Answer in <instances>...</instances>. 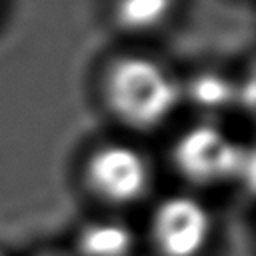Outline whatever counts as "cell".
Here are the masks:
<instances>
[{
  "label": "cell",
  "instance_id": "ba28073f",
  "mask_svg": "<svg viewBox=\"0 0 256 256\" xmlns=\"http://www.w3.org/2000/svg\"><path fill=\"white\" fill-rule=\"evenodd\" d=\"M44 256H56V254H44Z\"/></svg>",
  "mask_w": 256,
  "mask_h": 256
},
{
  "label": "cell",
  "instance_id": "8992f818",
  "mask_svg": "<svg viewBox=\"0 0 256 256\" xmlns=\"http://www.w3.org/2000/svg\"><path fill=\"white\" fill-rule=\"evenodd\" d=\"M172 0H118L116 16L126 28L142 30L158 24L170 10Z\"/></svg>",
  "mask_w": 256,
  "mask_h": 256
},
{
  "label": "cell",
  "instance_id": "3957f363",
  "mask_svg": "<svg viewBox=\"0 0 256 256\" xmlns=\"http://www.w3.org/2000/svg\"><path fill=\"white\" fill-rule=\"evenodd\" d=\"M210 232V214L188 196L166 198L150 220L152 244L160 256H198L206 248Z\"/></svg>",
  "mask_w": 256,
  "mask_h": 256
},
{
  "label": "cell",
  "instance_id": "52a82bcc",
  "mask_svg": "<svg viewBox=\"0 0 256 256\" xmlns=\"http://www.w3.org/2000/svg\"><path fill=\"white\" fill-rule=\"evenodd\" d=\"M190 96L204 108H222L234 98V88L218 74H202L192 80Z\"/></svg>",
  "mask_w": 256,
  "mask_h": 256
},
{
  "label": "cell",
  "instance_id": "5b68a950",
  "mask_svg": "<svg viewBox=\"0 0 256 256\" xmlns=\"http://www.w3.org/2000/svg\"><path fill=\"white\" fill-rule=\"evenodd\" d=\"M132 244V232L118 222H90L76 238L80 256H128Z\"/></svg>",
  "mask_w": 256,
  "mask_h": 256
},
{
  "label": "cell",
  "instance_id": "7a4b0ae2",
  "mask_svg": "<svg viewBox=\"0 0 256 256\" xmlns=\"http://www.w3.org/2000/svg\"><path fill=\"white\" fill-rule=\"evenodd\" d=\"M176 168L196 184H214L252 170V154L214 126H194L174 146Z\"/></svg>",
  "mask_w": 256,
  "mask_h": 256
},
{
  "label": "cell",
  "instance_id": "277c9868",
  "mask_svg": "<svg viewBox=\"0 0 256 256\" xmlns=\"http://www.w3.org/2000/svg\"><path fill=\"white\" fill-rule=\"evenodd\" d=\"M92 190L114 204L136 200L148 184V170L142 156L128 146H104L86 168Z\"/></svg>",
  "mask_w": 256,
  "mask_h": 256
},
{
  "label": "cell",
  "instance_id": "6da1fadb",
  "mask_svg": "<svg viewBox=\"0 0 256 256\" xmlns=\"http://www.w3.org/2000/svg\"><path fill=\"white\" fill-rule=\"evenodd\" d=\"M106 90L114 112L140 128L162 122L180 98L176 80L162 66L144 58L118 62L108 76Z\"/></svg>",
  "mask_w": 256,
  "mask_h": 256
}]
</instances>
